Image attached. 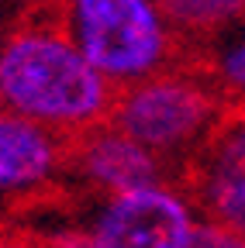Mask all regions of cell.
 <instances>
[{
	"mask_svg": "<svg viewBox=\"0 0 245 248\" xmlns=\"http://www.w3.org/2000/svg\"><path fill=\"white\" fill-rule=\"evenodd\" d=\"M214 73H218V86L231 93L235 100H245V24L218 48L214 59Z\"/></svg>",
	"mask_w": 245,
	"mask_h": 248,
	"instance_id": "9c48e42d",
	"label": "cell"
},
{
	"mask_svg": "<svg viewBox=\"0 0 245 248\" xmlns=\"http://www.w3.org/2000/svg\"><path fill=\"white\" fill-rule=\"evenodd\" d=\"M66 31L111 86L156 76L173 52L156 0H66Z\"/></svg>",
	"mask_w": 245,
	"mask_h": 248,
	"instance_id": "7a4b0ae2",
	"label": "cell"
},
{
	"mask_svg": "<svg viewBox=\"0 0 245 248\" xmlns=\"http://www.w3.org/2000/svg\"><path fill=\"white\" fill-rule=\"evenodd\" d=\"M0 104H4V97H0Z\"/></svg>",
	"mask_w": 245,
	"mask_h": 248,
	"instance_id": "4fadbf2b",
	"label": "cell"
},
{
	"mask_svg": "<svg viewBox=\"0 0 245 248\" xmlns=\"http://www.w3.org/2000/svg\"><path fill=\"white\" fill-rule=\"evenodd\" d=\"M76 162H80V172L107 197L148 190V186L163 183L159 155L131 141L114 124H97V128L83 131L76 145Z\"/></svg>",
	"mask_w": 245,
	"mask_h": 248,
	"instance_id": "8992f818",
	"label": "cell"
},
{
	"mask_svg": "<svg viewBox=\"0 0 245 248\" xmlns=\"http://www.w3.org/2000/svg\"><path fill=\"white\" fill-rule=\"evenodd\" d=\"M63 166L55 131L11 110H0V193H28L45 186Z\"/></svg>",
	"mask_w": 245,
	"mask_h": 248,
	"instance_id": "52a82bcc",
	"label": "cell"
},
{
	"mask_svg": "<svg viewBox=\"0 0 245 248\" xmlns=\"http://www.w3.org/2000/svg\"><path fill=\"white\" fill-rule=\"evenodd\" d=\"M169 28L214 31L245 14V0H156Z\"/></svg>",
	"mask_w": 245,
	"mask_h": 248,
	"instance_id": "ba28073f",
	"label": "cell"
},
{
	"mask_svg": "<svg viewBox=\"0 0 245 248\" xmlns=\"http://www.w3.org/2000/svg\"><path fill=\"white\" fill-rule=\"evenodd\" d=\"M218 97L197 79L156 73L114 93L111 124L152 155H180L200 148L218 128Z\"/></svg>",
	"mask_w": 245,
	"mask_h": 248,
	"instance_id": "3957f363",
	"label": "cell"
},
{
	"mask_svg": "<svg viewBox=\"0 0 245 248\" xmlns=\"http://www.w3.org/2000/svg\"><path fill=\"white\" fill-rule=\"evenodd\" d=\"M45 248H97V245H94L86 228H63V231L49 234Z\"/></svg>",
	"mask_w": 245,
	"mask_h": 248,
	"instance_id": "8fae6325",
	"label": "cell"
},
{
	"mask_svg": "<svg viewBox=\"0 0 245 248\" xmlns=\"http://www.w3.org/2000/svg\"><path fill=\"white\" fill-rule=\"evenodd\" d=\"M0 97L7 110L55 135H83L104 124L114 86L55 28H24L0 48Z\"/></svg>",
	"mask_w": 245,
	"mask_h": 248,
	"instance_id": "6da1fadb",
	"label": "cell"
},
{
	"mask_svg": "<svg viewBox=\"0 0 245 248\" xmlns=\"http://www.w3.org/2000/svg\"><path fill=\"white\" fill-rule=\"evenodd\" d=\"M0 248H45V241H35V238H0Z\"/></svg>",
	"mask_w": 245,
	"mask_h": 248,
	"instance_id": "7c38bea8",
	"label": "cell"
},
{
	"mask_svg": "<svg viewBox=\"0 0 245 248\" xmlns=\"http://www.w3.org/2000/svg\"><path fill=\"white\" fill-rule=\"evenodd\" d=\"M187 248H245V234L221 228V224H211V221H200Z\"/></svg>",
	"mask_w": 245,
	"mask_h": 248,
	"instance_id": "30bf717a",
	"label": "cell"
},
{
	"mask_svg": "<svg viewBox=\"0 0 245 248\" xmlns=\"http://www.w3.org/2000/svg\"><path fill=\"white\" fill-rule=\"evenodd\" d=\"M200 214L187 193L159 183L148 190L107 197L94 214L90 238L97 248H187Z\"/></svg>",
	"mask_w": 245,
	"mask_h": 248,
	"instance_id": "277c9868",
	"label": "cell"
},
{
	"mask_svg": "<svg viewBox=\"0 0 245 248\" xmlns=\"http://www.w3.org/2000/svg\"><path fill=\"white\" fill-rule=\"evenodd\" d=\"M187 197L200 221L245 234V114L218 124L197 148Z\"/></svg>",
	"mask_w": 245,
	"mask_h": 248,
	"instance_id": "5b68a950",
	"label": "cell"
}]
</instances>
